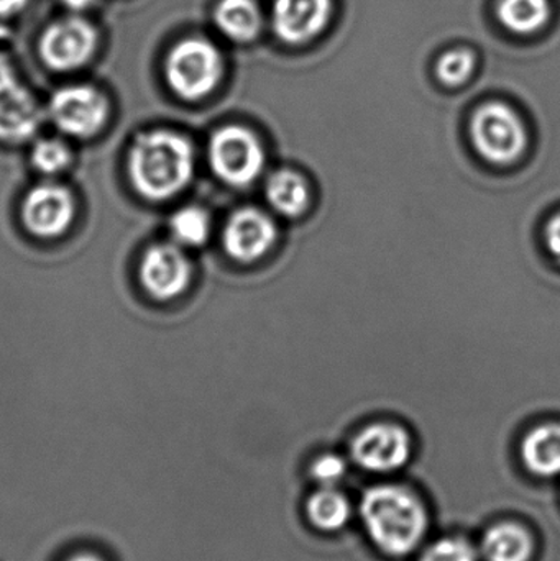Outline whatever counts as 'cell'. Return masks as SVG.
<instances>
[{
  "instance_id": "6da1fadb",
  "label": "cell",
  "mask_w": 560,
  "mask_h": 561,
  "mask_svg": "<svg viewBox=\"0 0 560 561\" xmlns=\"http://www.w3.org/2000/svg\"><path fill=\"white\" fill-rule=\"evenodd\" d=\"M196 154L190 138L180 131H144L128 148L127 173L138 196L153 203L173 199L194 178Z\"/></svg>"
},
{
  "instance_id": "7a4b0ae2",
  "label": "cell",
  "mask_w": 560,
  "mask_h": 561,
  "mask_svg": "<svg viewBox=\"0 0 560 561\" xmlns=\"http://www.w3.org/2000/svg\"><path fill=\"white\" fill-rule=\"evenodd\" d=\"M361 517L372 542L390 557L410 556L426 536V511L404 488L384 484L368 490L362 497Z\"/></svg>"
},
{
  "instance_id": "3957f363",
  "label": "cell",
  "mask_w": 560,
  "mask_h": 561,
  "mask_svg": "<svg viewBox=\"0 0 560 561\" xmlns=\"http://www.w3.org/2000/svg\"><path fill=\"white\" fill-rule=\"evenodd\" d=\"M164 75L178 98L201 101L219 85L224 59L214 43L204 38H184L171 48Z\"/></svg>"
},
{
  "instance_id": "277c9868",
  "label": "cell",
  "mask_w": 560,
  "mask_h": 561,
  "mask_svg": "<svg viewBox=\"0 0 560 561\" xmlns=\"http://www.w3.org/2000/svg\"><path fill=\"white\" fill-rule=\"evenodd\" d=\"M209 163L220 181L229 186L243 187L262 174L265 153L252 131L239 125H229L210 138Z\"/></svg>"
},
{
  "instance_id": "5b68a950",
  "label": "cell",
  "mask_w": 560,
  "mask_h": 561,
  "mask_svg": "<svg viewBox=\"0 0 560 561\" xmlns=\"http://www.w3.org/2000/svg\"><path fill=\"white\" fill-rule=\"evenodd\" d=\"M48 114L62 135L88 140L104 130L111 105L101 89L89 84H71L53 94Z\"/></svg>"
},
{
  "instance_id": "8992f818",
  "label": "cell",
  "mask_w": 560,
  "mask_h": 561,
  "mask_svg": "<svg viewBox=\"0 0 560 561\" xmlns=\"http://www.w3.org/2000/svg\"><path fill=\"white\" fill-rule=\"evenodd\" d=\"M78 203L65 184L45 181L26 191L20 206V220L30 236L55 240L65 236L76 220Z\"/></svg>"
},
{
  "instance_id": "52a82bcc",
  "label": "cell",
  "mask_w": 560,
  "mask_h": 561,
  "mask_svg": "<svg viewBox=\"0 0 560 561\" xmlns=\"http://www.w3.org/2000/svg\"><path fill=\"white\" fill-rule=\"evenodd\" d=\"M472 140L483 158L499 164L518 160L528 144L522 118L505 104H487L476 112Z\"/></svg>"
},
{
  "instance_id": "ba28073f",
  "label": "cell",
  "mask_w": 560,
  "mask_h": 561,
  "mask_svg": "<svg viewBox=\"0 0 560 561\" xmlns=\"http://www.w3.org/2000/svg\"><path fill=\"white\" fill-rule=\"evenodd\" d=\"M138 279L151 299L167 302L190 287L193 263L176 242L153 243L141 255Z\"/></svg>"
},
{
  "instance_id": "9c48e42d",
  "label": "cell",
  "mask_w": 560,
  "mask_h": 561,
  "mask_svg": "<svg viewBox=\"0 0 560 561\" xmlns=\"http://www.w3.org/2000/svg\"><path fill=\"white\" fill-rule=\"evenodd\" d=\"M98 48V32L79 16L56 20L39 38V58L55 71L82 68Z\"/></svg>"
},
{
  "instance_id": "30bf717a",
  "label": "cell",
  "mask_w": 560,
  "mask_h": 561,
  "mask_svg": "<svg viewBox=\"0 0 560 561\" xmlns=\"http://www.w3.org/2000/svg\"><path fill=\"white\" fill-rule=\"evenodd\" d=\"M43 114L32 92L0 59V144L23 145L38 134Z\"/></svg>"
},
{
  "instance_id": "8fae6325",
  "label": "cell",
  "mask_w": 560,
  "mask_h": 561,
  "mask_svg": "<svg viewBox=\"0 0 560 561\" xmlns=\"http://www.w3.org/2000/svg\"><path fill=\"white\" fill-rule=\"evenodd\" d=\"M410 437L393 424H374L352 442V458L370 473H393L410 460Z\"/></svg>"
},
{
  "instance_id": "7c38bea8",
  "label": "cell",
  "mask_w": 560,
  "mask_h": 561,
  "mask_svg": "<svg viewBox=\"0 0 560 561\" xmlns=\"http://www.w3.org/2000/svg\"><path fill=\"white\" fill-rule=\"evenodd\" d=\"M276 240L273 220L259 209H240L227 220L222 243L227 255L240 263L262 259Z\"/></svg>"
},
{
  "instance_id": "4fadbf2b",
  "label": "cell",
  "mask_w": 560,
  "mask_h": 561,
  "mask_svg": "<svg viewBox=\"0 0 560 561\" xmlns=\"http://www.w3.org/2000/svg\"><path fill=\"white\" fill-rule=\"evenodd\" d=\"M331 0H275L273 30L283 42L299 45L316 38L328 25Z\"/></svg>"
},
{
  "instance_id": "5bb4252c",
  "label": "cell",
  "mask_w": 560,
  "mask_h": 561,
  "mask_svg": "<svg viewBox=\"0 0 560 561\" xmlns=\"http://www.w3.org/2000/svg\"><path fill=\"white\" fill-rule=\"evenodd\" d=\"M526 470L542 480L560 478V422L533 428L522 445Z\"/></svg>"
},
{
  "instance_id": "9a60e30c",
  "label": "cell",
  "mask_w": 560,
  "mask_h": 561,
  "mask_svg": "<svg viewBox=\"0 0 560 561\" xmlns=\"http://www.w3.org/2000/svg\"><path fill=\"white\" fill-rule=\"evenodd\" d=\"M214 20L217 28L233 42H252L262 28V13L253 0H220Z\"/></svg>"
},
{
  "instance_id": "2e32d148",
  "label": "cell",
  "mask_w": 560,
  "mask_h": 561,
  "mask_svg": "<svg viewBox=\"0 0 560 561\" xmlns=\"http://www.w3.org/2000/svg\"><path fill=\"white\" fill-rule=\"evenodd\" d=\"M532 536L516 524L492 527L482 540V556L487 561H529L533 556Z\"/></svg>"
},
{
  "instance_id": "e0dca14e",
  "label": "cell",
  "mask_w": 560,
  "mask_h": 561,
  "mask_svg": "<svg viewBox=\"0 0 560 561\" xmlns=\"http://www.w3.org/2000/svg\"><path fill=\"white\" fill-rule=\"evenodd\" d=\"M266 197L273 209L283 216L296 217L308 207L309 191L306 181L295 171L283 170L266 183Z\"/></svg>"
},
{
  "instance_id": "ac0fdd59",
  "label": "cell",
  "mask_w": 560,
  "mask_h": 561,
  "mask_svg": "<svg viewBox=\"0 0 560 561\" xmlns=\"http://www.w3.org/2000/svg\"><path fill=\"white\" fill-rule=\"evenodd\" d=\"M306 511L312 526L324 533L341 530L351 519V504L347 497L334 488H321V491L312 494Z\"/></svg>"
},
{
  "instance_id": "d6986e66",
  "label": "cell",
  "mask_w": 560,
  "mask_h": 561,
  "mask_svg": "<svg viewBox=\"0 0 560 561\" xmlns=\"http://www.w3.org/2000/svg\"><path fill=\"white\" fill-rule=\"evenodd\" d=\"M499 16L503 25L519 35L538 32L551 19L549 0H502Z\"/></svg>"
},
{
  "instance_id": "ffe728a7",
  "label": "cell",
  "mask_w": 560,
  "mask_h": 561,
  "mask_svg": "<svg viewBox=\"0 0 560 561\" xmlns=\"http://www.w3.org/2000/svg\"><path fill=\"white\" fill-rule=\"evenodd\" d=\"M170 233L178 245H204L210 236V217L203 207L186 206L178 209L170 219Z\"/></svg>"
},
{
  "instance_id": "44dd1931",
  "label": "cell",
  "mask_w": 560,
  "mask_h": 561,
  "mask_svg": "<svg viewBox=\"0 0 560 561\" xmlns=\"http://www.w3.org/2000/svg\"><path fill=\"white\" fill-rule=\"evenodd\" d=\"M30 163L45 176L65 173L72 163V150L61 138H42L30 150Z\"/></svg>"
},
{
  "instance_id": "7402d4cb",
  "label": "cell",
  "mask_w": 560,
  "mask_h": 561,
  "mask_svg": "<svg viewBox=\"0 0 560 561\" xmlns=\"http://www.w3.org/2000/svg\"><path fill=\"white\" fill-rule=\"evenodd\" d=\"M476 68V58L467 49L446 53L437 62V76L447 85H459L470 78Z\"/></svg>"
},
{
  "instance_id": "603a6c76",
  "label": "cell",
  "mask_w": 560,
  "mask_h": 561,
  "mask_svg": "<svg viewBox=\"0 0 560 561\" xmlns=\"http://www.w3.org/2000/svg\"><path fill=\"white\" fill-rule=\"evenodd\" d=\"M420 561H477V553L466 540L443 539L433 543Z\"/></svg>"
},
{
  "instance_id": "cb8c5ba5",
  "label": "cell",
  "mask_w": 560,
  "mask_h": 561,
  "mask_svg": "<svg viewBox=\"0 0 560 561\" xmlns=\"http://www.w3.org/2000/svg\"><path fill=\"white\" fill-rule=\"evenodd\" d=\"M347 474V463L338 455H322L311 465V478L321 488H335Z\"/></svg>"
},
{
  "instance_id": "d4e9b609",
  "label": "cell",
  "mask_w": 560,
  "mask_h": 561,
  "mask_svg": "<svg viewBox=\"0 0 560 561\" xmlns=\"http://www.w3.org/2000/svg\"><path fill=\"white\" fill-rule=\"evenodd\" d=\"M546 240H548V247L552 255L560 262V214L549 222L548 230H546Z\"/></svg>"
},
{
  "instance_id": "484cf974",
  "label": "cell",
  "mask_w": 560,
  "mask_h": 561,
  "mask_svg": "<svg viewBox=\"0 0 560 561\" xmlns=\"http://www.w3.org/2000/svg\"><path fill=\"white\" fill-rule=\"evenodd\" d=\"M28 0H0V16H13L22 12Z\"/></svg>"
},
{
  "instance_id": "4316f807",
  "label": "cell",
  "mask_w": 560,
  "mask_h": 561,
  "mask_svg": "<svg viewBox=\"0 0 560 561\" xmlns=\"http://www.w3.org/2000/svg\"><path fill=\"white\" fill-rule=\"evenodd\" d=\"M61 2L65 3L68 9L79 12V10H84L88 9L89 5H92L94 0H61Z\"/></svg>"
},
{
  "instance_id": "83f0119b",
  "label": "cell",
  "mask_w": 560,
  "mask_h": 561,
  "mask_svg": "<svg viewBox=\"0 0 560 561\" xmlns=\"http://www.w3.org/2000/svg\"><path fill=\"white\" fill-rule=\"evenodd\" d=\"M68 561H102L99 557L91 556V553H79V556L71 557Z\"/></svg>"
}]
</instances>
